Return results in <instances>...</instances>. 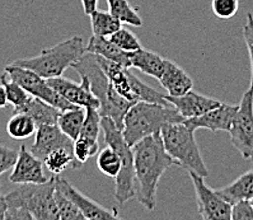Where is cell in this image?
Returning a JSON list of instances; mask_svg holds the SVG:
<instances>
[{"label":"cell","mask_w":253,"mask_h":220,"mask_svg":"<svg viewBox=\"0 0 253 220\" xmlns=\"http://www.w3.org/2000/svg\"><path fill=\"white\" fill-rule=\"evenodd\" d=\"M103 140L111 149L117 153L121 161V171L116 178L115 199L120 204H125L128 200L136 197V184H135V166L132 148L126 143L122 135V130L116 126L110 117H102L101 120Z\"/></svg>","instance_id":"obj_5"},{"label":"cell","mask_w":253,"mask_h":220,"mask_svg":"<svg viewBox=\"0 0 253 220\" xmlns=\"http://www.w3.org/2000/svg\"><path fill=\"white\" fill-rule=\"evenodd\" d=\"M18 155L19 150L17 152L14 149H10L0 144V175H3L15 166Z\"/></svg>","instance_id":"obj_35"},{"label":"cell","mask_w":253,"mask_h":220,"mask_svg":"<svg viewBox=\"0 0 253 220\" xmlns=\"http://www.w3.org/2000/svg\"><path fill=\"white\" fill-rule=\"evenodd\" d=\"M0 82H1V84H3L4 88H5L8 102L14 107V110L21 108L22 106L30 99L31 95L28 94L17 82L12 81L9 78V75L6 74L5 72L0 75Z\"/></svg>","instance_id":"obj_28"},{"label":"cell","mask_w":253,"mask_h":220,"mask_svg":"<svg viewBox=\"0 0 253 220\" xmlns=\"http://www.w3.org/2000/svg\"><path fill=\"white\" fill-rule=\"evenodd\" d=\"M81 83L77 84L73 81L64 77L51 78L47 79L48 84H50L61 97L69 101L72 104L77 106V107L83 108H97L99 110V101L98 98L93 94L92 89H90L89 82L86 78H81Z\"/></svg>","instance_id":"obj_11"},{"label":"cell","mask_w":253,"mask_h":220,"mask_svg":"<svg viewBox=\"0 0 253 220\" xmlns=\"http://www.w3.org/2000/svg\"><path fill=\"white\" fill-rule=\"evenodd\" d=\"M55 177L40 184H19L18 187L5 195L8 206L27 209L36 220H60L57 208Z\"/></svg>","instance_id":"obj_7"},{"label":"cell","mask_w":253,"mask_h":220,"mask_svg":"<svg viewBox=\"0 0 253 220\" xmlns=\"http://www.w3.org/2000/svg\"><path fill=\"white\" fill-rule=\"evenodd\" d=\"M9 104L6 98V92L3 84H0V108H5Z\"/></svg>","instance_id":"obj_39"},{"label":"cell","mask_w":253,"mask_h":220,"mask_svg":"<svg viewBox=\"0 0 253 220\" xmlns=\"http://www.w3.org/2000/svg\"><path fill=\"white\" fill-rule=\"evenodd\" d=\"M59 149L74 150V141L69 139L57 125L37 126L35 143L31 146L30 152L43 162L48 154Z\"/></svg>","instance_id":"obj_13"},{"label":"cell","mask_w":253,"mask_h":220,"mask_svg":"<svg viewBox=\"0 0 253 220\" xmlns=\"http://www.w3.org/2000/svg\"><path fill=\"white\" fill-rule=\"evenodd\" d=\"M43 163L46 164L47 170L52 173V176H60L69 167H73V168L82 167L75 159L74 150H70V149L55 150L46 157Z\"/></svg>","instance_id":"obj_24"},{"label":"cell","mask_w":253,"mask_h":220,"mask_svg":"<svg viewBox=\"0 0 253 220\" xmlns=\"http://www.w3.org/2000/svg\"><path fill=\"white\" fill-rule=\"evenodd\" d=\"M163 88L168 92V95L170 97H181L192 90L194 87V81L187 73L174 64L170 60H167L166 63V69L163 74L159 79Z\"/></svg>","instance_id":"obj_17"},{"label":"cell","mask_w":253,"mask_h":220,"mask_svg":"<svg viewBox=\"0 0 253 220\" xmlns=\"http://www.w3.org/2000/svg\"><path fill=\"white\" fill-rule=\"evenodd\" d=\"M97 167L103 175L116 178L121 171V161L113 149L106 146L97 155Z\"/></svg>","instance_id":"obj_27"},{"label":"cell","mask_w":253,"mask_h":220,"mask_svg":"<svg viewBox=\"0 0 253 220\" xmlns=\"http://www.w3.org/2000/svg\"><path fill=\"white\" fill-rule=\"evenodd\" d=\"M6 131L12 139L26 140L36 134L37 124L26 113L17 112L6 124Z\"/></svg>","instance_id":"obj_23"},{"label":"cell","mask_w":253,"mask_h":220,"mask_svg":"<svg viewBox=\"0 0 253 220\" xmlns=\"http://www.w3.org/2000/svg\"><path fill=\"white\" fill-rule=\"evenodd\" d=\"M4 220H36L27 209L19 206H8Z\"/></svg>","instance_id":"obj_37"},{"label":"cell","mask_w":253,"mask_h":220,"mask_svg":"<svg viewBox=\"0 0 253 220\" xmlns=\"http://www.w3.org/2000/svg\"><path fill=\"white\" fill-rule=\"evenodd\" d=\"M237 111H238V106L221 102L220 106H217L214 110H210L199 117L186 119L183 124L192 131L197 130V129H208L212 132L229 131Z\"/></svg>","instance_id":"obj_15"},{"label":"cell","mask_w":253,"mask_h":220,"mask_svg":"<svg viewBox=\"0 0 253 220\" xmlns=\"http://www.w3.org/2000/svg\"><path fill=\"white\" fill-rule=\"evenodd\" d=\"M85 51L88 54L97 55L106 60H110L113 63L120 64L126 69L131 68V61H130V52L122 51L117 47L108 37L94 36L88 41V45L85 46Z\"/></svg>","instance_id":"obj_18"},{"label":"cell","mask_w":253,"mask_h":220,"mask_svg":"<svg viewBox=\"0 0 253 220\" xmlns=\"http://www.w3.org/2000/svg\"><path fill=\"white\" fill-rule=\"evenodd\" d=\"M14 112L26 113L30 117H32L33 121L36 122L37 126L40 125H57L59 117L61 115V111L55 108L54 106L46 103L39 98H35L31 95L26 103L18 110H14Z\"/></svg>","instance_id":"obj_19"},{"label":"cell","mask_w":253,"mask_h":220,"mask_svg":"<svg viewBox=\"0 0 253 220\" xmlns=\"http://www.w3.org/2000/svg\"><path fill=\"white\" fill-rule=\"evenodd\" d=\"M130 61H131V68L139 69L140 72L157 78L159 81L166 69L167 59H163L161 55L155 54L153 51L140 48L134 52H130Z\"/></svg>","instance_id":"obj_21"},{"label":"cell","mask_w":253,"mask_h":220,"mask_svg":"<svg viewBox=\"0 0 253 220\" xmlns=\"http://www.w3.org/2000/svg\"><path fill=\"white\" fill-rule=\"evenodd\" d=\"M99 153L98 140H93L89 137L79 136L74 141V157L78 163L83 166L84 163L89 161L90 158L94 157Z\"/></svg>","instance_id":"obj_29"},{"label":"cell","mask_w":253,"mask_h":220,"mask_svg":"<svg viewBox=\"0 0 253 220\" xmlns=\"http://www.w3.org/2000/svg\"><path fill=\"white\" fill-rule=\"evenodd\" d=\"M55 196H56L57 208H59L60 220H88L79 210V208L73 204L68 197L64 196L60 191L56 190Z\"/></svg>","instance_id":"obj_32"},{"label":"cell","mask_w":253,"mask_h":220,"mask_svg":"<svg viewBox=\"0 0 253 220\" xmlns=\"http://www.w3.org/2000/svg\"><path fill=\"white\" fill-rule=\"evenodd\" d=\"M243 37L246 41V45L248 48V54H250L251 60V82H250V89L253 90V14L248 13L247 22L243 26Z\"/></svg>","instance_id":"obj_34"},{"label":"cell","mask_w":253,"mask_h":220,"mask_svg":"<svg viewBox=\"0 0 253 220\" xmlns=\"http://www.w3.org/2000/svg\"><path fill=\"white\" fill-rule=\"evenodd\" d=\"M4 72L9 75L12 81L17 82L28 94L35 97V98L41 99V101L46 102V103L51 104V106H54L55 108H57L61 112L77 107V106L72 104L69 101H66L64 97H61L48 84L47 79L40 77L39 74H36L32 70L9 64L4 69Z\"/></svg>","instance_id":"obj_8"},{"label":"cell","mask_w":253,"mask_h":220,"mask_svg":"<svg viewBox=\"0 0 253 220\" xmlns=\"http://www.w3.org/2000/svg\"><path fill=\"white\" fill-rule=\"evenodd\" d=\"M232 220H253V208L250 201H241L233 205Z\"/></svg>","instance_id":"obj_36"},{"label":"cell","mask_w":253,"mask_h":220,"mask_svg":"<svg viewBox=\"0 0 253 220\" xmlns=\"http://www.w3.org/2000/svg\"><path fill=\"white\" fill-rule=\"evenodd\" d=\"M167 101L176 108L182 116L186 119H192V117H199L204 113L209 112L210 110H214L217 106H220L221 102L214 98H209L205 95H201L199 93L190 90L185 95L181 97H170L166 95Z\"/></svg>","instance_id":"obj_16"},{"label":"cell","mask_w":253,"mask_h":220,"mask_svg":"<svg viewBox=\"0 0 253 220\" xmlns=\"http://www.w3.org/2000/svg\"><path fill=\"white\" fill-rule=\"evenodd\" d=\"M86 54L83 39L73 36L50 48L42 50L40 55L30 59H21L13 61V65L32 70L45 79L63 77L68 68H72L77 61Z\"/></svg>","instance_id":"obj_4"},{"label":"cell","mask_w":253,"mask_h":220,"mask_svg":"<svg viewBox=\"0 0 253 220\" xmlns=\"http://www.w3.org/2000/svg\"><path fill=\"white\" fill-rule=\"evenodd\" d=\"M90 23H92V31L94 36L110 37L113 33H116L122 27V22L115 18L110 12H101L95 10L90 14Z\"/></svg>","instance_id":"obj_25"},{"label":"cell","mask_w":253,"mask_h":220,"mask_svg":"<svg viewBox=\"0 0 253 220\" xmlns=\"http://www.w3.org/2000/svg\"><path fill=\"white\" fill-rule=\"evenodd\" d=\"M117 220H124V219H122V218H120V217H119V219H117Z\"/></svg>","instance_id":"obj_43"},{"label":"cell","mask_w":253,"mask_h":220,"mask_svg":"<svg viewBox=\"0 0 253 220\" xmlns=\"http://www.w3.org/2000/svg\"><path fill=\"white\" fill-rule=\"evenodd\" d=\"M107 4L111 14L122 23L131 24L135 27L143 26V19L136 9L130 5L127 0H107Z\"/></svg>","instance_id":"obj_26"},{"label":"cell","mask_w":253,"mask_h":220,"mask_svg":"<svg viewBox=\"0 0 253 220\" xmlns=\"http://www.w3.org/2000/svg\"><path fill=\"white\" fill-rule=\"evenodd\" d=\"M81 78H86L89 82L93 94L99 101V115L102 117H110L115 121L117 128L122 130L124 119L134 103L120 95L113 89L108 81L107 75L104 74L103 69L99 65L97 56L86 52L79 61L72 66Z\"/></svg>","instance_id":"obj_2"},{"label":"cell","mask_w":253,"mask_h":220,"mask_svg":"<svg viewBox=\"0 0 253 220\" xmlns=\"http://www.w3.org/2000/svg\"><path fill=\"white\" fill-rule=\"evenodd\" d=\"M250 202H251V205H252V208H253V199H252V200H251V201H250Z\"/></svg>","instance_id":"obj_41"},{"label":"cell","mask_w":253,"mask_h":220,"mask_svg":"<svg viewBox=\"0 0 253 220\" xmlns=\"http://www.w3.org/2000/svg\"><path fill=\"white\" fill-rule=\"evenodd\" d=\"M216 192L232 205L241 201H251L253 199V167L234 182L216 190Z\"/></svg>","instance_id":"obj_20"},{"label":"cell","mask_w":253,"mask_h":220,"mask_svg":"<svg viewBox=\"0 0 253 220\" xmlns=\"http://www.w3.org/2000/svg\"><path fill=\"white\" fill-rule=\"evenodd\" d=\"M136 200L148 210L157 206V190L163 173L176 161L166 152L161 134L145 137L132 146Z\"/></svg>","instance_id":"obj_1"},{"label":"cell","mask_w":253,"mask_h":220,"mask_svg":"<svg viewBox=\"0 0 253 220\" xmlns=\"http://www.w3.org/2000/svg\"><path fill=\"white\" fill-rule=\"evenodd\" d=\"M82 5H83V10L86 15H90L97 10V4L98 0H81Z\"/></svg>","instance_id":"obj_38"},{"label":"cell","mask_w":253,"mask_h":220,"mask_svg":"<svg viewBox=\"0 0 253 220\" xmlns=\"http://www.w3.org/2000/svg\"><path fill=\"white\" fill-rule=\"evenodd\" d=\"M188 173L195 188L197 210L203 220H232V204L224 200L216 191L209 187L204 181V177L195 172Z\"/></svg>","instance_id":"obj_10"},{"label":"cell","mask_w":253,"mask_h":220,"mask_svg":"<svg viewBox=\"0 0 253 220\" xmlns=\"http://www.w3.org/2000/svg\"><path fill=\"white\" fill-rule=\"evenodd\" d=\"M108 39L115 44L119 48L126 52H134V51L140 50L141 44L136 36H135L132 31H130L126 27H121L116 33H113L112 36Z\"/></svg>","instance_id":"obj_30"},{"label":"cell","mask_w":253,"mask_h":220,"mask_svg":"<svg viewBox=\"0 0 253 220\" xmlns=\"http://www.w3.org/2000/svg\"><path fill=\"white\" fill-rule=\"evenodd\" d=\"M55 186L56 190L63 193L64 196L68 197L73 204L79 208V210L84 214V217L88 220H117L119 215L116 214V210H107L103 206H101L98 202L93 201L92 199L86 197L85 195L73 186L72 183L66 179L61 178L60 176H54Z\"/></svg>","instance_id":"obj_12"},{"label":"cell","mask_w":253,"mask_h":220,"mask_svg":"<svg viewBox=\"0 0 253 220\" xmlns=\"http://www.w3.org/2000/svg\"><path fill=\"white\" fill-rule=\"evenodd\" d=\"M212 12L220 19L233 18L239 9L238 0H212Z\"/></svg>","instance_id":"obj_33"},{"label":"cell","mask_w":253,"mask_h":220,"mask_svg":"<svg viewBox=\"0 0 253 220\" xmlns=\"http://www.w3.org/2000/svg\"><path fill=\"white\" fill-rule=\"evenodd\" d=\"M85 108L74 107L72 110L64 111L60 115L57 126L73 141H75L78 137L81 136L84 119H85Z\"/></svg>","instance_id":"obj_22"},{"label":"cell","mask_w":253,"mask_h":220,"mask_svg":"<svg viewBox=\"0 0 253 220\" xmlns=\"http://www.w3.org/2000/svg\"><path fill=\"white\" fill-rule=\"evenodd\" d=\"M185 117L174 107L149 102H137L126 113L122 135L128 145L134 146L145 137L161 134L163 126L181 124Z\"/></svg>","instance_id":"obj_3"},{"label":"cell","mask_w":253,"mask_h":220,"mask_svg":"<svg viewBox=\"0 0 253 220\" xmlns=\"http://www.w3.org/2000/svg\"><path fill=\"white\" fill-rule=\"evenodd\" d=\"M0 196H3V195H1V187H0Z\"/></svg>","instance_id":"obj_42"},{"label":"cell","mask_w":253,"mask_h":220,"mask_svg":"<svg viewBox=\"0 0 253 220\" xmlns=\"http://www.w3.org/2000/svg\"><path fill=\"white\" fill-rule=\"evenodd\" d=\"M232 145L253 162V90L244 93L229 130Z\"/></svg>","instance_id":"obj_9"},{"label":"cell","mask_w":253,"mask_h":220,"mask_svg":"<svg viewBox=\"0 0 253 220\" xmlns=\"http://www.w3.org/2000/svg\"><path fill=\"white\" fill-rule=\"evenodd\" d=\"M9 181L14 184H40L50 181L43 173V163L41 159L28 152L27 148L21 145L17 163L13 167Z\"/></svg>","instance_id":"obj_14"},{"label":"cell","mask_w":253,"mask_h":220,"mask_svg":"<svg viewBox=\"0 0 253 220\" xmlns=\"http://www.w3.org/2000/svg\"><path fill=\"white\" fill-rule=\"evenodd\" d=\"M8 209V204L5 201V197L0 196V220H4V215Z\"/></svg>","instance_id":"obj_40"},{"label":"cell","mask_w":253,"mask_h":220,"mask_svg":"<svg viewBox=\"0 0 253 220\" xmlns=\"http://www.w3.org/2000/svg\"><path fill=\"white\" fill-rule=\"evenodd\" d=\"M195 131L181 124H168L161 130V137L164 149L177 164L187 168L188 172H195L201 177L209 173L200 153L199 145L194 135Z\"/></svg>","instance_id":"obj_6"},{"label":"cell","mask_w":253,"mask_h":220,"mask_svg":"<svg viewBox=\"0 0 253 220\" xmlns=\"http://www.w3.org/2000/svg\"><path fill=\"white\" fill-rule=\"evenodd\" d=\"M85 119H84L83 128H82L81 136L89 137L93 140H98L99 132L102 130L101 120L102 116L97 108H85Z\"/></svg>","instance_id":"obj_31"}]
</instances>
